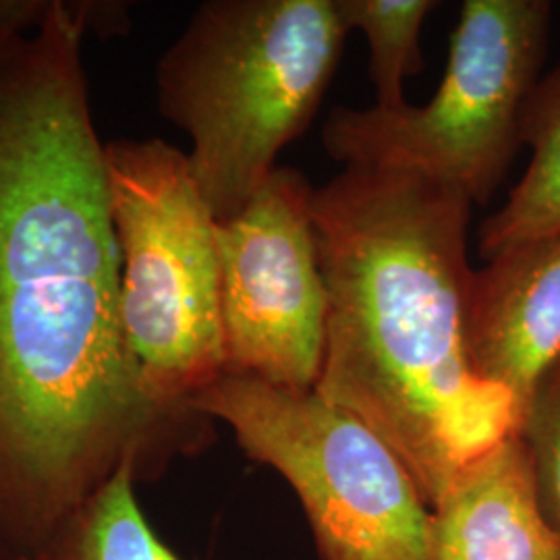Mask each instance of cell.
<instances>
[{"label": "cell", "mask_w": 560, "mask_h": 560, "mask_svg": "<svg viewBox=\"0 0 560 560\" xmlns=\"http://www.w3.org/2000/svg\"><path fill=\"white\" fill-rule=\"evenodd\" d=\"M471 210L446 183L381 166H342L312 201L328 291L316 393L393 446L430 506L521 428L467 355Z\"/></svg>", "instance_id": "obj_2"}, {"label": "cell", "mask_w": 560, "mask_h": 560, "mask_svg": "<svg viewBox=\"0 0 560 560\" xmlns=\"http://www.w3.org/2000/svg\"><path fill=\"white\" fill-rule=\"evenodd\" d=\"M90 13L0 0V560L36 557L120 469L159 480L214 441L152 395L122 328Z\"/></svg>", "instance_id": "obj_1"}, {"label": "cell", "mask_w": 560, "mask_h": 560, "mask_svg": "<svg viewBox=\"0 0 560 560\" xmlns=\"http://www.w3.org/2000/svg\"><path fill=\"white\" fill-rule=\"evenodd\" d=\"M104 162L131 353L156 399L194 409L226 374L219 221L179 148L159 138L110 141Z\"/></svg>", "instance_id": "obj_4"}, {"label": "cell", "mask_w": 560, "mask_h": 560, "mask_svg": "<svg viewBox=\"0 0 560 560\" xmlns=\"http://www.w3.org/2000/svg\"><path fill=\"white\" fill-rule=\"evenodd\" d=\"M550 18L546 0L463 2L434 96L393 110L337 106L322 127L326 152L342 166L409 171L490 201L521 148Z\"/></svg>", "instance_id": "obj_5"}, {"label": "cell", "mask_w": 560, "mask_h": 560, "mask_svg": "<svg viewBox=\"0 0 560 560\" xmlns=\"http://www.w3.org/2000/svg\"><path fill=\"white\" fill-rule=\"evenodd\" d=\"M342 27L360 32L370 48V80L376 106L405 104V83L423 69L421 30L436 11L434 0H335Z\"/></svg>", "instance_id": "obj_12"}, {"label": "cell", "mask_w": 560, "mask_h": 560, "mask_svg": "<svg viewBox=\"0 0 560 560\" xmlns=\"http://www.w3.org/2000/svg\"><path fill=\"white\" fill-rule=\"evenodd\" d=\"M310 179L277 166L240 212L217 224L226 374L316 390L328 337V291Z\"/></svg>", "instance_id": "obj_7"}, {"label": "cell", "mask_w": 560, "mask_h": 560, "mask_svg": "<svg viewBox=\"0 0 560 560\" xmlns=\"http://www.w3.org/2000/svg\"><path fill=\"white\" fill-rule=\"evenodd\" d=\"M520 436L529 455L541 509L560 538V360L527 402Z\"/></svg>", "instance_id": "obj_13"}, {"label": "cell", "mask_w": 560, "mask_h": 560, "mask_svg": "<svg viewBox=\"0 0 560 560\" xmlns=\"http://www.w3.org/2000/svg\"><path fill=\"white\" fill-rule=\"evenodd\" d=\"M521 145L532 152L523 177L501 208L481 222L478 241L486 260L560 233V65L541 75L525 104Z\"/></svg>", "instance_id": "obj_10"}, {"label": "cell", "mask_w": 560, "mask_h": 560, "mask_svg": "<svg viewBox=\"0 0 560 560\" xmlns=\"http://www.w3.org/2000/svg\"><path fill=\"white\" fill-rule=\"evenodd\" d=\"M138 483L133 469H120L30 560H185L145 517Z\"/></svg>", "instance_id": "obj_11"}, {"label": "cell", "mask_w": 560, "mask_h": 560, "mask_svg": "<svg viewBox=\"0 0 560 560\" xmlns=\"http://www.w3.org/2000/svg\"><path fill=\"white\" fill-rule=\"evenodd\" d=\"M194 409L298 497L320 560H430V504L393 446L316 390L224 374Z\"/></svg>", "instance_id": "obj_6"}, {"label": "cell", "mask_w": 560, "mask_h": 560, "mask_svg": "<svg viewBox=\"0 0 560 560\" xmlns=\"http://www.w3.org/2000/svg\"><path fill=\"white\" fill-rule=\"evenodd\" d=\"M465 340L474 372L511 393L523 421L534 390L560 360V233L474 268Z\"/></svg>", "instance_id": "obj_8"}, {"label": "cell", "mask_w": 560, "mask_h": 560, "mask_svg": "<svg viewBox=\"0 0 560 560\" xmlns=\"http://www.w3.org/2000/svg\"><path fill=\"white\" fill-rule=\"evenodd\" d=\"M345 38L335 0H210L162 55L159 106L191 141L217 221L240 212L312 125Z\"/></svg>", "instance_id": "obj_3"}, {"label": "cell", "mask_w": 560, "mask_h": 560, "mask_svg": "<svg viewBox=\"0 0 560 560\" xmlns=\"http://www.w3.org/2000/svg\"><path fill=\"white\" fill-rule=\"evenodd\" d=\"M430 511V560H560L520 434L467 463Z\"/></svg>", "instance_id": "obj_9"}]
</instances>
